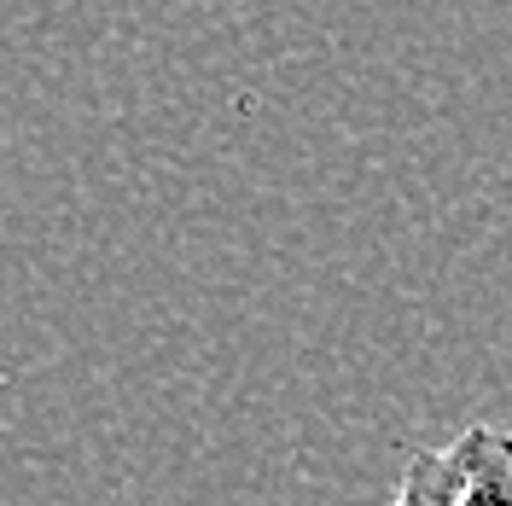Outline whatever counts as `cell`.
I'll list each match as a JSON object with an SVG mask.
<instances>
[{
  "label": "cell",
  "mask_w": 512,
  "mask_h": 506,
  "mask_svg": "<svg viewBox=\"0 0 512 506\" xmlns=\"http://www.w3.org/2000/svg\"><path fill=\"white\" fill-rule=\"evenodd\" d=\"M396 506H512V431L466 425L443 448H419L402 466Z\"/></svg>",
  "instance_id": "1"
},
{
  "label": "cell",
  "mask_w": 512,
  "mask_h": 506,
  "mask_svg": "<svg viewBox=\"0 0 512 506\" xmlns=\"http://www.w3.org/2000/svg\"><path fill=\"white\" fill-rule=\"evenodd\" d=\"M390 506H396V501H390Z\"/></svg>",
  "instance_id": "2"
}]
</instances>
